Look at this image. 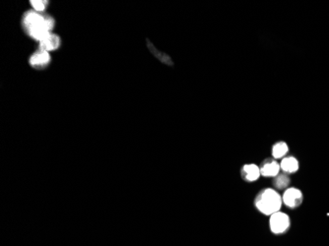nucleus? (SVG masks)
Instances as JSON below:
<instances>
[{"mask_svg":"<svg viewBox=\"0 0 329 246\" xmlns=\"http://www.w3.org/2000/svg\"><path fill=\"white\" fill-rule=\"evenodd\" d=\"M255 208L264 216H271L281 211L283 200L276 190L272 188H266L260 191L254 201Z\"/></svg>","mask_w":329,"mask_h":246,"instance_id":"f03ea898","label":"nucleus"},{"mask_svg":"<svg viewBox=\"0 0 329 246\" xmlns=\"http://www.w3.org/2000/svg\"><path fill=\"white\" fill-rule=\"evenodd\" d=\"M290 227L291 219L286 213L279 211L269 217V228L273 234H284L290 229Z\"/></svg>","mask_w":329,"mask_h":246,"instance_id":"7ed1b4c3","label":"nucleus"},{"mask_svg":"<svg viewBox=\"0 0 329 246\" xmlns=\"http://www.w3.org/2000/svg\"><path fill=\"white\" fill-rule=\"evenodd\" d=\"M259 169L261 175L265 177H276L281 172L280 164L274 160L265 161Z\"/></svg>","mask_w":329,"mask_h":246,"instance_id":"39448f33","label":"nucleus"},{"mask_svg":"<svg viewBox=\"0 0 329 246\" xmlns=\"http://www.w3.org/2000/svg\"><path fill=\"white\" fill-rule=\"evenodd\" d=\"M282 200L283 205L290 209H297L302 205L303 201V195L300 189L296 187H289L284 191Z\"/></svg>","mask_w":329,"mask_h":246,"instance_id":"20e7f679","label":"nucleus"},{"mask_svg":"<svg viewBox=\"0 0 329 246\" xmlns=\"http://www.w3.org/2000/svg\"><path fill=\"white\" fill-rule=\"evenodd\" d=\"M280 168L284 173L291 174L299 171L300 163L295 157H285L280 163Z\"/></svg>","mask_w":329,"mask_h":246,"instance_id":"1a4fd4ad","label":"nucleus"},{"mask_svg":"<svg viewBox=\"0 0 329 246\" xmlns=\"http://www.w3.org/2000/svg\"><path fill=\"white\" fill-rule=\"evenodd\" d=\"M291 183V178L289 176V174L287 173H279L276 177H274V181L273 184L274 186L278 189V190H286L287 188H289V185Z\"/></svg>","mask_w":329,"mask_h":246,"instance_id":"9b49d317","label":"nucleus"},{"mask_svg":"<svg viewBox=\"0 0 329 246\" xmlns=\"http://www.w3.org/2000/svg\"><path fill=\"white\" fill-rule=\"evenodd\" d=\"M289 147L285 142H278L272 147V157L274 160H282L287 157Z\"/></svg>","mask_w":329,"mask_h":246,"instance_id":"9d476101","label":"nucleus"},{"mask_svg":"<svg viewBox=\"0 0 329 246\" xmlns=\"http://www.w3.org/2000/svg\"><path fill=\"white\" fill-rule=\"evenodd\" d=\"M60 38L55 34H49L44 40L40 42V50L42 51H53L59 48Z\"/></svg>","mask_w":329,"mask_h":246,"instance_id":"423d86ee","label":"nucleus"},{"mask_svg":"<svg viewBox=\"0 0 329 246\" xmlns=\"http://www.w3.org/2000/svg\"><path fill=\"white\" fill-rule=\"evenodd\" d=\"M23 28L34 40L41 42L55 27L54 18L43 15L37 11H28L23 16Z\"/></svg>","mask_w":329,"mask_h":246,"instance_id":"f257e3e1","label":"nucleus"},{"mask_svg":"<svg viewBox=\"0 0 329 246\" xmlns=\"http://www.w3.org/2000/svg\"><path fill=\"white\" fill-rule=\"evenodd\" d=\"M261 176L260 169L254 164L245 165L242 168V177L247 182H254Z\"/></svg>","mask_w":329,"mask_h":246,"instance_id":"6e6552de","label":"nucleus"},{"mask_svg":"<svg viewBox=\"0 0 329 246\" xmlns=\"http://www.w3.org/2000/svg\"><path fill=\"white\" fill-rule=\"evenodd\" d=\"M30 3L33 6V8L35 9V11H37L39 13H42L46 10L49 2L45 1V0H32Z\"/></svg>","mask_w":329,"mask_h":246,"instance_id":"f8f14e48","label":"nucleus"},{"mask_svg":"<svg viewBox=\"0 0 329 246\" xmlns=\"http://www.w3.org/2000/svg\"><path fill=\"white\" fill-rule=\"evenodd\" d=\"M51 62V55L47 51H37L29 59V63L34 68H44Z\"/></svg>","mask_w":329,"mask_h":246,"instance_id":"0eeeda50","label":"nucleus"}]
</instances>
